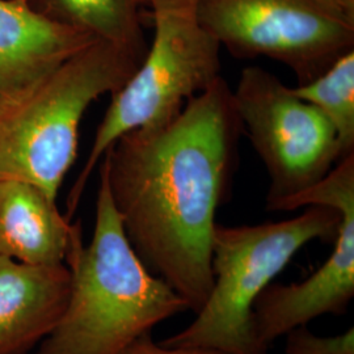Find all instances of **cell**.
Returning <instances> with one entry per match:
<instances>
[{
	"label": "cell",
	"mask_w": 354,
	"mask_h": 354,
	"mask_svg": "<svg viewBox=\"0 0 354 354\" xmlns=\"http://www.w3.org/2000/svg\"><path fill=\"white\" fill-rule=\"evenodd\" d=\"M155 35L146 58L112 102L70 194V219L92 171L131 130L162 127L221 76V45L200 24L196 8L152 11Z\"/></svg>",
	"instance_id": "5"
},
{
	"label": "cell",
	"mask_w": 354,
	"mask_h": 354,
	"mask_svg": "<svg viewBox=\"0 0 354 354\" xmlns=\"http://www.w3.org/2000/svg\"><path fill=\"white\" fill-rule=\"evenodd\" d=\"M51 21L125 48L145 59L149 51L140 0H26Z\"/></svg>",
	"instance_id": "12"
},
{
	"label": "cell",
	"mask_w": 354,
	"mask_h": 354,
	"mask_svg": "<svg viewBox=\"0 0 354 354\" xmlns=\"http://www.w3.org/2000/svg\"><path fill=\"white\" fill-rule=\"evenodd\" d=\"M336 4H339L342 8H345L346 11L354 13V0H330Z\"/></svg>",
	"instance_id": "17"
},
{
	"label": "cell",
	"mask_w": 354,
	"mask_h": 354,
	"mask_svg": "<svg viewBox=\"0 0 354 354\" xmlns=\"http://www.w3.org/2000/svg\"><path fill=\"white\" fill-rule=\"evenodd\" d=\"M143 59L95 41L61 64L12 113L0 118V178L30 183L57 200L74 165L89 105L121 88Z\"/></svg>",
	"instance_id": "4"
},
{
	"label": "cell",
	"mask_w": 354,
	"mask_h": 354,
	"mask_svg": "<svg viewBox=\"0 0 354 354\" xmlns=\"http://www.w3.org/2000/svg\"><path fill=\"white\" fill-rule=\"evenodd\" d=\"M299 99L314 105L333 127L340 160L354 153V50L342 55L323 74L291 88Z\"/></svg>",
	"instance_id": "13"
},
{
	"label": "cell",
	"mask_w": 354,
	"mask_h": 354,
	"mask_svg": "<svg viewBox=\"0 0 354 354\" xmlns=\"http://www.w3.org/2000/svg\"><path fill=\"white\" fill-rule=\"evenodd\" d=\"M313 205L340 214L333 251L302 282L270 283L253 304L252 330L257 344H270L311 320L344 314L354 297V153L337 162L317 184L283 203L279 212Z\"/></svg>",
	"instance_id": "8"
},
{
	"label": "cell",
	"mask_w": 354,
	"mask_h": 354,
	"mask_svg": "<svg viewBox=\"0 0 354 354\" xmlns=\"http://www.w3.org/2000/svg\"><path fill=\"white\" fill-rule=\"evenodd\" d=\"M74 230L44 190L0 178V256L32 266L64 264Z\"/></svg>",
	"instance_id": "11"
},
{
	"label": "cell",
	"mask_w": 354,
	"mask_h": 354,
	"mask_svg": "<svg viewBox=\"0 0 354 354\" xmlns=\"http://www.w3.org/2000/svg\"><path fill=\"white\" fill-rule=\"evenodd\" d=\"M232 100L270 180L266 210L279 212L340 162L337 136L328 120L266 68L245 67Z\"/></svg>",
	"instance_id": "7"
},
{
	"label": "cell",
	"mask_w": 354,
	"mask_h": 354,
	"mask_svg": "<svg viewBox=\"0 0 354 354\" xmlns=\"http://www.w3.org/2000/svg\"><path fill=\"white\" fill-rule=\"evenodd\" d=\"M71 273L66 264L32 266L0 256V354H26L64 314Z\"/></svg>",
	"instance_id": "10"
},
{
	"label": "cell",
	"mask_w": 354,
	"mask_h": 354,
	"mask_svg": "<svg viewBox=\"0 0 354 354\" xmlns=\"http://www.w3.org/2000/svg\"><path fill=\"white\" fill-rule=\"evenodd\" d=\"M120 354H227L209 348H177L165 346L162 342L152 340L151 333H147L130 344Z\"/></svg>",
	"instance_id": "15"
},
{
	"label": "cell",
	"mask_w": 354,
	"mask_h": 354,
	"mask_svg": "<svg viewBox=\"0 0 354 354\" xmlns=\"http://www.w3.org/2000/svg\"><path fill=\"white\" fill-rule=\"evenodd\" d=\"M285 354H354L353 327L336 336H317L302 326L285 335Z\"/></svg>",
	"instance_id": "14"
},
{
	"label": "cell",
	"mask_w": 354,
	"mask_h": 354,
	"mask_svg": "<svg viewBox=\"0 0 354 354\" xmlns=\"http://www.w3.org/2000/svg\"><path fill=\"white\" fill-rule=\"evenodd\" d=\"M142 6H149L152 11L168 8H196L197 0H140Z\"/></svg>",
	"instance_id": "16"
},
{
	"label": "cell",
	"mask_w": 354,
	"mask_h": 354,
	"mask_svg": "<svg viewBox=\"0 0 354 354\" xmlns=\"http://www.w3.org/2000/svg\"><path fill=\"white\" fill-rule=\"evenodd\" d=\"M339 225L337 210L322 205L307 206L302 214L279 222L215 225L210 294L189 326L162 344L227 354H268L253 336V304L306 244L335 241Z\"/></svg>",
	"instance_id": "3"
},
{
	"label": "cell",
	"mask_w": 354,
	"mask_h": 354,
	"mask_svg": "<svg viewBox=\"0 0 354 354\" xmlns=\"http://www.w3.org/2000/svg\"><path fill=\"white\" fill-rule=\"evenodd\" d=\"M64 264L71 273L68 301L36 354H120L189 310L131 248L102 168L92 238L84 245L77 222Z\"/></svg>",
	"instance_id": "2"
},
{
	"label": "cell",
	"mask_w": 354,
	"mask_h": 354,
	"mask_svg": "<svg viewBox=\"0 0 354 354\" xmlns=\"http://www.w3.org/2000/svg\"><path fill=\"white\" fill-rule=\"evenodd\" d=\"M95 41L88 33L46 19L26 0H0V118Z\"/></svg>",
	"instance_id": "9"
},
{
	"label": "cell",
	"mask_w": 354,
	"mask_h": 354,
	"mask_svg": "<svg viewBox=\"0 0 354 354\" xmlns=\"http://www.w3.org/2000/svg\"><path fill=\"white\" fill-rule=\"evenodd\" d=\"M243 131L232 89L219 76L174 121L131 130L102 156L131 248L194 314L213 286L215 213L227 196Z\"/></svg>",
	"instance_id": "1"
},
{
	"label": "cell",
	"mask_w": 354,
	"mask_h": 354,
	"mask_svg": "<svg viewBox=\"0 0 354 354\" xmlns=\"http://www.w3.org/2000/svg\"><path fill=\"white\" fill-rule=\"evenodd\" d=\"M196 15L231 55L285 64L298 86L354 50V13L330 0H197Z\"/></svg>",
	"instance_id": "6"
}]
</instances>
